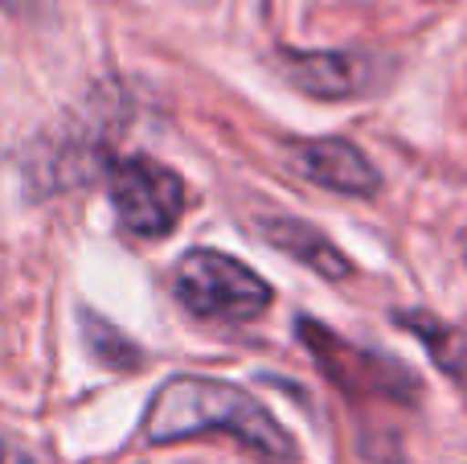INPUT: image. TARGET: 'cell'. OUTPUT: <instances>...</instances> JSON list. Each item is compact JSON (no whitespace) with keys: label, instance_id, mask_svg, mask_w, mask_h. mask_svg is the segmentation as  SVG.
Returning <instances> with one entry per match:
<instances>
[{"label":"cell","instance_id":"cell-1","mask_svg":"<svg viewBox=\"0 0 467 464\" xmlns=\"http://www.w3.org/2000/svg\"><path fill=\"white\" fill-rule=\"evenodd\" d=\"M210 432H226L266 460H287L296 452L279 419L234 383L205 374H177L152 395L144 416V436L152 444H177Z\"/></svg>","mask_w":467,"mask_h":464},{"label":"cell","instance_id":"cell-2","mask_svg":"<svg viewBox=\"0 0 467 464\" xmlns=\"http://www.w3.org/2000/svg\"><path fill=\"white\" fill-rule=\"evenodd\" d=\"M172 288L193 317L213 321V325H250L275 301L271 284L258 271H250L234 255L210 251V247H197L177 263Z\"/></svg>","mask_w":467,"mask_h":464},{"label":"cell","instance_id":"cell-3","mask_svg":"<svg viewBox=\"0 0 467 464\" xmlns=\"http://www.w3.org/2000/svg\"><path fill=\"white\" fill-rule=\"evenodd\" d=\"M107 189H111L115 218L140 238L169 235L185 214V181L164 164L144 161V156L115 164Z\"/></svg>","mask_w":467,"mask_h":464},{"label":"cell","instance_id":"cell-4","mask_svg":"<svg viewBox=\"0 0 467 464\" xmlns=\"http://www.w3.org/2000/svg\"><path fill=\"white\" fill-rule=\"evenodd\" d=\"M299 337L316 353V362L324 366V374L348 395H386L398 403H414L422 391V383L394 358H378L369 350L340 342L332 329L316 325V321H299Z\"/></svg>","mask_w":467,"mask_h":464},{"label":"cell","instance_id":"cell-5","mask_svg":"<svg viewBox=\"0 0 467 464\" xmlns=\"http://www.w3.org/2000/svg\"><path fill=\"white\" fill-rule=\"evenodd\" d=\"M287 161L291 169L304 181L332 194H348V197H373L381 189V177L373 169V161L345 136H320V140H299L287 144Z\"/></svg>","mask_w":467,"mask_h":464},{"label":"cell","instance_id":"cell-6","mask_svg":"<svg viewBox=\"0 0 467 464\" xmlns=\"http://www.w3.org/2000/svg\"><path fill=\"white\" fill-rule=\"evenodd\" d=\"M283 74L291 79V87H299L312 99H353L369 87V62L357 54H340V49H312L299 54L287 49L283 54Z\"/></svg>","mask_w":467,"mask_h":464},{"label":"cell","instance_id":"cell-7","mask_svg":"<svg viewBox=\"0 0 467 464\" xmlns=\"http://www.w3.org/2000/svg\"><path fill=\"white\" fill-rule=\"evenodd\" d=\"M263 235H266V243H271V247L287 251L291 259H299L304 268L320 271V276H328V279L353 276L348 255L340 251L332 238H324L316 227H307V222H299V218H266L263 222Z\"/></svg>","mask_w":467,"mask_h":464},{"label":"cell","instance_id":"cell-8","mask_svg":"<svg viewBox=\"0 0 467 464\" xmlns=\"http://www.w3.org/2000/svg\"><path fill=\"white\" fill-rule=\"evenodd\" d=\"M398 325L410 329L422 345H427L431 362L451 378L455 386L467 391V325H451L431 312H398Z\"/></svg>","mask_w":467,"mask_h":464},{"label":"cell","instance_id":"cell-9","mask_svg":"<svg viewBox=\"0 0 467 464\" xmlns=\"http://www.w3.org/2000/svg\"><path fill=\"white\" fill-rule=\"evenodd\" d=\"M82 325H87L90 353H95L103 366H111V370H136L140 366V350L123 333H115V329L103 325L99 317H82Z\"/></svg>","mask_w":467,"mask_h":464},{"label":"cell","instance_id":"cell-10","mask_svg":"<svg viewBox=\"0 0 467 464\" xmlns=\"http://www.w3.org/2000/svg\"><path fill=\"white\" fill-rule=\"evenodd\" d=\"M0 5H5L8 13H29V8L37 5V0H0Z\"/></svg>","mask_w":467,"mask_h":464},{"label":"cell","instance_id":"cell-11","mask_svg":"<svg viewBox=\"0 0 467 464\" xmlns=\"http://www.w3.org/2000/svg\"><path fill=\"white\" fill-rule=\"evenodd\" d=\"M0 464H8V457H5V448H0Z\"/></svg>","mask_w":467,"mask_h":464},{"label":"cell","instance_id":"cell-12","mask_svg":"<svg viewBox=\"0 0 467 464\" xmlns=\"http://www.w3.org/2000/svg\"><path fill=\"white\" fill-rule=\"evenodd\" d=\"M463 259H467V247H463Z\"/></svg>","mask_w":467,"mask_h":464}]
</instances>
